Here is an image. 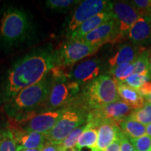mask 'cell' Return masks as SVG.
<instances>
[{"label":"cell","instance_id":"cell-1","mask_svg":"<svg viewBox=\"0 0 151 151\" xmlns=\"http://www.w3.org/2000/svg\"><path fill=\"white\" fill-rule=\"evenodd\" d=\"M56 59L48 50H39L25 55L9 69L4 92L10 100L20 90L41 81L54 67Z\"/></svg>","mask_w":151,"mask_h":151},{"label":"cell","instance_id":"cell-2","mask_svg":"<svg viewBox=\"0 0 151 151\" xmlns=\"http://www.w3.org/2000/svg\"><path fill=\"white\" fill-rule=\"evenodd\" d=\"M84 98L92 109H97L119 101L117 82L112 76L101 75L88 84L84 90Z\"/></svg>","mask_w":151,"mask_h":151},{"label":"cell","instance_id":"cell-3","mask_svg":"<svg viewBox=\"0 0 151 151\" xmlns=\"http://www.w3.org/2000/svg\"><path fill=\"white\" fill-rule=\"evenodd\" d=\"M50 81L46 76L39 83L20 90L12 99L9 100V106L12 112L32 113L48 98L50 92Z\"/></svg>","mask_w":151,"mask_h":151},{"label":"cell","instance_id":"cell-4","mask_svg":"<svg viewBox=\"0 0 151 151\" xmlns=\"http://www.w3.org/2000/svg\"><path fill=\"white\" fill-rule=\"evenodd\" d=\"M29 28L27 16L22 10L9 8L4 13L0 25V39L10 46L22 40Z\"/></svg>","mask_w":151,"mask_h":151},{"label":"cell","instance_id":"cell-5","mask_svg":"<svg viewBox=\"0 0 151 151\" xmlns=\"http://www.w3.org/2000/svg\"><path fill=\"white\" fill-rule=\"evenodd\" d=\"M88 115L80 109L63 111L54 127L46 134L48 143L60 145L76 128L87 122Z\"/></svg>","mask_w":151,"mask_h":151},{"label":"cell","instance_id":"cell-6","mask_svg":"<svg viewBox=\"0 0 151 151\" xmlns=\"http://www.w3.org/2000/svg\"><path fill=\"white\" fill-rule=\"evenodd\" d=\"M63 111H48L35 114L33 112L26 114L21 120H16L11 129L24 132H34L47 134L51 130L61 116Z\"/></svg>","mask_w":151,"mask_h":151},{"label":"cell","instance_id":"cell-7","mask_svg":"<svg viewBox=\"0 0 151 151\" xmlns=\"http://www.w3.org/2000/svg\"><path fill=\"white\" fill-rule=\"evenodd\" d=\"M111 1L105 0H86L81 1L69 20L68 29L71 33L86 20L104 11H109Z\"/></svg>","mask_w":151,"mask_h":151},{"label":"cell","instance_id":"cell-8","mask_svg":"<svg viewBox=\"0 0 151 151\" xmlns=\"http://www.w3.org/2000/svg\"><path fill=\"white\" fill-rule=\"evenodd\" d=\"M109 11L118 22L120 39L128 35L130 28L141 16L131 3L125 1L111 2Z\"/></svg>","mask_w":151,"mask_h":151},{"label":"cell","instance_id":"cell-9","mask_svg":"<svg viewBox=\"0 0 151 151\" xmlns=\"http://www.w3.org/2000/svg\"><path fill=\"white\" fill-rule=\"evenodd\" d=\"M98 48L84 42L82 40H71L62 46L59 53L60 65L69 66L84 58L92 55L98 50Z\"/></svg>","mask_w":151,"mask_h":151},{"label":"cell","instance_id":"cell-10","mask_svg":"<svg viewBox=\"0 0 151 151\" xmlns=\"http://www.w3.org/2000/svg\"><path fill=\"white\" fill-rule=\"evenodd\" d=\"M78 83L60 77L50 86L48 96V108L52 111L67 104L78 90Z\"/></svg>","mask_w":151,"mask_h":151},{"label":"cell","instance_id":"cell-11","mask_svg":"<svg viewBox=\"0 0 151 151\" xmlns=\"http://www.w3.org/2000/svg\"><path fill=\"white\" fill-rule=\"evenodd\" d=\"M81 40L98 48L108 42L120 41L118 22L115 19H111Z\"/></svg>","mask_w":151,"mask_h":151},{"label":"cell","instance_id":"cell-12","mask_svg":"<svg viewBox=\"0 0 151 151\" xmlns=\"http://www.w3.org/2000/svg\"><path fill=\"white\" fill-rule=\"evenodd\" d=\"M101 62L97 58L82 61L76 65L70 75L72 81L78 84L90 83L97 77L101 71Z\"/></svg>","mask_w":151,"mask_h":151},{"label":"cell","instance_id":"cell-13","mask_svg":"<svg viewBox=\"0 0 151 151\" xmlns=\"http://www.w3.org/2000/svg\"><path fill=\"white\" fill-rule=\"evenodd\" d=\"M129 39L138 46L143 47L151 42V13L142 15L130 28Z\"/></svg>","mask_w":151,"mask_h":151},{"label":"cell","instance_id":"cell-14","mask_svg":"<svg viewBox=\"0 0 151 151\" xmlns=\"http://www.w3.org/2000/svg\"><path fill=\"white\" fill-rule=\"evenodd\" d=\"M16 142L17 150L24 149L42 148L48 143L46 135L34 132H24L18 129H9Z\"/></svg>","mask_w":151,"mask_h":151},{"label":"cell","instance_id":"cell-15","mask_svg":"<svg viewBox=\"0 0 151 151\" xmlns=\"http://www.w3.org/2000/svg\"><path fill=\"white\" fill-rule=\"evenodd\" d=\"M118 124L112 121H104L97 127V151H103L122 134Z\"/></svg>","mask_w":151,"mask_h":151},{"label":"cell","instance_id":"cell-16","mask_svg":"<svg viewBox=\"0 0 151 151\" xmlns=\"http://www.w3.org/2000/svg\"><path fill=\"white\" fill-rule=\"evenodd\" d=\"M145 50L146 48L144 47L136 46L132 43H124L119 47L116 54L109 59V65L111 67H114L124 64L133 63Z\"/></svg>","mask_w":151,"mask_h":151},{"label":"cell","instance_id":"cell-17","mask_svg":"<svg viewBox=\"0 0 151 151\" xmlns=\"http://www.w3.org/2000/svg\"><path fill=\"white\" fill-rule=\"evenodd\" d=\"M112 18V15L110 11H104V12L96 15L90 18L89 20H86L75 31H73L71 35V40H81L88 34L90 33L93 30L99 27L100 25Z\"/></svg>","mask_w":151,"mask_h":151},{"label":"cell","instance_id":"cell-18","mask_svg":"<svg viewBox=\"0 0 151 151\" xmlns=\"http://www.w3.org/2000/svg\"><path fill=\"white\" fill-rule=\"evenodd\" d=\"M117 87L120 97H121L122 101L132 109L137 110L141 109L144 106V99L140 95L137 90L128 86L124 83L117 82Z\"/></svg>","mask_w":151,"mask_h":151},{"label":"cell","instance_id":"cell-19","mask_svg":"<svg viewBox=\"0 0 151 151\" xmlns=\"http://www.w3.org/2000/svg\"><path fill=\"white\" fill-rule=\"evenodd\" d=\"M118 125L122 133L129 139L139 138L146 133V126L136 121L130 117L120 121L118 123Z\"/></svg>","mask_w":151,"mask_h":151},{"label":"cell","instance_id":"cell-20","mask_svg":"<svg viewBox=\"0 0 151 151\" xmlns=\"http://www.w3.org/2000/svg\"><path fill=\"white\" fill-rule=\"evenodd\" d=\"M87 123V122H86ZM97 142V129L90 127L87 124V127L79 137L76 148L80 150L82 148H88L94 150Z\"/></svg>","mask_w":151,"mask_h":151},{"label":"cell","instance_id":"cell-21","mask_svg":"<svg viewBox=\"0 0 151 151\" xmlns=\"http://www.w3.org/2000/svg\"><path fill=\"white\" fill-rule=\"evenodd\" d=\"M111 73L116 82L122 83L126 78L134 73V64L133 62L112 67Z\"/></svg>","mask_w":151,"mask_h":151},{"label":"cell","instance_id":"cell-22","mask_svg":"<svg viewBox=\"0 0 151 151\" xmlns=\"http://www.w3.org/2000/svg\"><path fill=\"white\" fill-rule=\"evenodd\" d=\"M86 127L87 123H85L82 124V125L79 126L78 127L76 128L68 136L65 140L62 141L61 144H60L62 151L76 149L79 137L82 134V133L86 129Z\"/></svg>","mask_w":151,"mask_h":151},{"label":"cell","instance_id":"cell-23","mask_svg":"<svg viewBox=\"0 0 151 151\" xmlns=\"http://www.w3.org/2000/svg\"><path fill=\"white\" fill-rule=\"evenodd\" d=\"M149 56L150 50H145L139 55L134 64V73L141 76H147L149 74Z\"/></svg>","mask_w":151,"mask_h":151},{"label":"cell","instance_id":"cell-24","mask_svg":"<svg viewBox=\"0 0 151 151\" xmlns=\"http://www.w3.org/2000/svg\"><path fill=\"white\" fill-rule=\"evenodd\" d=\"M129 117L136 121L147 126L151 123V104L148 101L145 102L142 108L134 110Z\"/></svg>","mask_w":151,"mask_h":151},{"label":"cell","instance_id":"cell-25","mask_svg":"<svg viewBox=\"0 0 151 151\" xmlns=\"http://www.w3.org/2000/svg\"><path fill=\"white\" fill-rule=\"evenodd\" d=\"M0 151H18L16 142L9 129L2 133L0 139Z\"/></svg>","mask_w":151,"mask_h":151},{"label":"cell","instance_id":"cell-26","mask_svg":"<svg viewBox=\"0 0 151 151\" xmlns=\"http://www.w3.org/2000/svg\"><path fill=\"white\" fill-rule=\"evenodd\" d=\"M135 151H150L151 137L148 135H143L137 139H129Z\"/></svg>","mask_w":151,"mask_h":151},{"label":"cell","instance_id":"cell-27","mask_svg":"<svg viewBox=\"0 0 151 151\" xmlns=\"http://www.w3.org/2000/svg\"><path fill=\"white\" fill-rule=\"evenodd\" d=\"M148 80L149 77L147 76H141L134 73L128 77L127 78H126L122 83L136 90H138L145 83L148 81Z\"/></svg>","mask_w":151,"mask_h":151},{"label":"cell","instance_id":"cell-28","mask_svg":"<svg viewBox=\"0 0 151 151\" xmlns=\"http://www.w3.org/2000/svg\"><path fill=\"white\" fill-rule=\"evenodd\" d=\"M77 2L79 1L73 0H48L46 1V4L51 9H64L69 8Z\"/></svg>","mask_w":151,"mask_h":151},{"label":"cell","instance_id":"cell-29","mask_svg":"<svg viewBox=\"0 0 151 151\" xmlns=\"http://www.w3.org/2000/svg\"><path fill=\"white\" fill-rule=\"evenodd\" d=\"M131 4L142 15L148 14L151 10V0H134Z\"/></svg>","mask_w":151,"mask_h":151},{"label":"cell","instance_id":"cell-30","mask_svg":"<svg viewBox=\"0 0 151 151\" xmlns=\"http://www.w3.org/2000/svg\"><path fill=\"white\" fill-rule=\"evenodd\" d=\"M120 151H135L132 146L129 139L122 133L121 134V145H120Z\"/></svg>","mask_w":151,"mask_h":151},{"label":"cell","instance_id":"cell-31","mask_svg":"<svg viewBox=\"0 0 151 151\" xmlns=\"http://www.w3.org/2000/svg\"><path fill=\"white\" fill-rule=\"evenodd\" d=\"M141 96L146 97L151 94V82L147 81L137 90Z\"/></svg>","mask_w":151,"mask_h":151},{"label":"cell","instance_id":"cell-32","mask_svg":"<svg viewBox=\"0 0 151 151\" xmlns=\"http://www.w3.org/2000/svg\"><path fill=\"white\" fill-rule=\"evenodd\" d=\"M120 145H121V135L103 151H120Z\"/></svg>","mask_w":151,"mask_h":151},{"label":"cell","instance_id":"cell-33","mask_svg":"<svg viewBox=\"0 0 151 151\" xmlns=\"http://www.w3.org/2000/svg\"><path fill=\"white\" fill-rule=\"evenodd\" d=\"M41 151H62V149L60 145L53 144V143L48 142L43 147Z\"/></svg>","mask_w":151,"mask_h":151},{"label":"cell","instance_id":"cell-34","mask_svg":"<svg viewBox=\"0 0 151 151\" xmlns=\"http://www.w3.org/2000/svg\"><path fill=\"white\" fill-rule=\"evenodd\" d=\"M149 79H151V49L150 50V56H149Z\"/></svg>","mask_w":151,"mask_h":151},{"label":"cell","instance_id":"cell-35","mask_svg":"<svg viewBox=\"0 0 151 151\" xmlns=\"http://www.w3.org/2000/svg\"><path fill=\"white\" fill-rule=\"evenodd\" d=\"M146 134L147 135L150 136L151 137V123H150L146 126Z\"/></svg>","mask_w":151,"mask_h":151},{"label":"cell","instance_id":"cell-36","mask_svg":"<svg viewBox=\"0 0 151 151\" xmlns=\"http://www.w3.org/2000/svg\"><path fill=\"white\" fill-rule=\"evenodd\" d=\"M42 148H36V149H24L20 151H41Z\"/></svg>","mask_w":151,"mask_h":151},{"label":"cell","instance_id":"cell-37","mask_svg":"<svg viewBox=\"0 0 151 151\" xmlns=\"http://www.w3.org/2000/svg\"><path fill=\"white\" fill-rule=\"evenodd\" d=\"M145 98H146V101H148V103H150V104H151V94H149L148 96H147V97H146Z\"/></svg>","mask_w":151,"mask_h":151},{"label":"cell","instance_id":"cell-38","mask_svg":"<svg viewBox=\"0 0 151 151\" xmlns=\"http://www.w3.org/2000/svg\"><path fill=\"white\" fill-rule=\"evenodd\" d=\"M64 151H80V150H77V149L76 148V149H72V150H64Z\"/></svg>","mask_w":151,"mask_h":151},{"label":"cell","instance_id":"cell-39","mask_svg":"<svg viewBox=\"0 0 151 151\" xmlns=\"http://www.w3.org/2000/svg\"><path fill=\"white\" fill-rule=\"evenodd\" d=\"M1 137H2V134H0V139H1Z\"/></svg>","mask_w":151,"mask_h":151},{"label":"cell","instance_id":"cell-40","mask_svg":"<svg viewBox=\"0 0 151 151\" xmlns=\"http://www.w3.org/2000/svg\"><path fill=\"white\" fill-rule=\"evenodd\" d=\"M92 151H97V150H92Z\"/></svg>","mask_w":151,"mask_h":151},{"label":"cell","instance_id":"cell-41","mask_svg":"<svg viewBox=\"0 0 151 151\" xmlns=\"http://www.w3.org/2000/svg\"><path fill=\"white\" fill-rule=\"evenodd\" d=\"M150 13H151V10H150Z\"/></svg>","mask_w":151,"mask_h":151},{"label":"cell","instance_id":"cell-42","mask_svg":"<svg viewBox=\"0 0 151 151\" xmlns=\"http://www.w3.org/2000/svg\"><path fill=\"white\" fill-rule=\"evenodd\" d=\"M150 151H151V150H150Z\"/></svg>","mask_w":151,"mask_h":151}]
</instances>
